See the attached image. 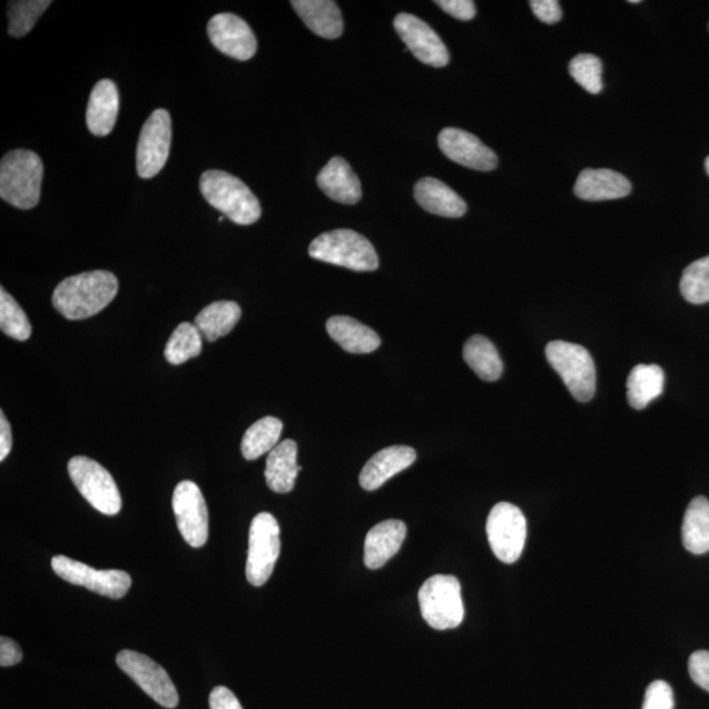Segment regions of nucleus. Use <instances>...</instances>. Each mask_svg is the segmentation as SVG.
<instances>
[{"label": "nucleus", "mask_w": 709, "mask_h": 709, "mask_svg": "<svg viewBox=\"0 0 709 709\" xmlns=\"http://www.w3.org/2000/svg\"><path fill=\"white\" fill-rule=\"evenodd\" d=\"M69 476L79 493L95 510L105 515H116L122 508L121 495L111 473L95 460L72 457L68 464Z\"/></svg>", "instance_id": "obj_7"}, {"label": "nucleus", "mask_w": 709, "mask_h": 709, "mask_svg": "<svg viewBox=\"0 0 709 709\" xmlns=\"http://www.w3.org/2000/svg\"><path fill=\"white\" fill-rule=\"evenodd\" d=\"M705 166H706V171L709 175V157H707Z\"/></svg>", "instance_id": "obj_43"}, {"label": "nucleus", "mask_w": 709, "mask_h": 709, "mask_svg": "<svg viewBox=\"0 0 709 709\" xmlns=\"http://www.w3.org/2000/svg\"><path fill=\"white\" fill-rule=\"evenodd\" d=\"M209 40L219 52L248 61L257 53L258 42L243 18L234 13H218L208 23Z\"/></svg>", "instance_id": "obj_15"}, {"label": "nucleus", "mask_w": 709, "mask_h": 709, "mask_svg": "<svg viewBox=\"0 0 709 709\" xmlns=\"http://www.w3.org/2000/svg\"><path fill=\"white\" fill-rule=\"evenodd\" d=\"M313 259L354 269L357 273L376 272L378 257L374 245L362 234L336 229L321 234L309 246Z\"/></svg>", "instance_id": "obj_4"}, {"label": "nucleus", "mask_w": 709, "mask_h": 709, "mask_svg": "<svg viewBox=\"0 0 709 709\" xmlns=\"http://www.w3.org/2000/svg\"><path fill=\"white\" fill-rule=\"evenodd\" d=\"M317 185L332 200L342 204L360 203L362 199V185L353 168L342 157H334L319 171Z\"/></svg>", "instance_id": "obj_20"}, {"label": "nucleus", "mask_w": 709, "mask_h": 709, "mask_svg": "<svg viewBox=\"0 0 709 709\" xmlns=\"http://www.w3.org/2000/svg\"><path fill=\"white\" fill-rule=\"evenodd\" d=\"M0 328L12 339L24 342L32 334L26 312L4 288L0 291Z\"/></svg>", "instance_id": "obj_32"}, {"label": "nucleus", "mask_w": 709, "mask_h": 709, "mask_svg": "<svg viewBox=\"0 0 709 709\" xmlns=\"http://www.w3.org/2000/svg\"><path fill=\"white\" fill-rule=\"evenodd\" d=\"M117 667L141 687L145 693L165 708H177L179 696L177 687L171 681L167 671L150 657L135 652V650H121L116 657Z\"/></svg>", "instance_id": "obj_10"}, {"label": "nucleus", "mask_w": 709, "mask_h": 709, "mask_svg": "<svg viewBox=\"0 0 709 709\" xmlns=\"http://www.w3.org/2000/svg\"><path fill=\"white\" fill-rule=\"evenodd\" d=\"M464 361L480 378L496 382L502 376L503 363L499 349L482 335H473L463 349Z\"/></svg>", "instance_id": "obj_28"}, {"label": "nucleus", "mask_w": 709, "mask_h": 709, "mask_svg": "<svg viewBox=\"0 0 709 709\" xmlns=\"http://www.w3.org/2000/svg\"><path fill=\"white\" fill-rule=\"evenodd\" d=\"M52 4L49 0H23L10 2L9 33L12 38H23L38 23L41 14Z\"/></svg>", "instance_id": "obj_33"}, {"label": "nucleus", "mask_w": 709, "mask_h": 709, "mask_svg": "<svg viewBox=\"0 0 709 709\" xmlns=\"http://www.w3.org/2000/svg\"><path fill=\"white\" fill-rule=\"evenodd\" d=\"M630 3H631V4H640V3H641V0H630Z\"/></svg>", "instance_id": "obj_44"}, {"label": "nucleus", "mask_w": 709, "mask_h": 709, "mask_svg": "<svg viewBox=\"0 0 709 709\" xmlns=\"http://www.w3.org/2000/svg\"><path fill=\"white\" fill-rule=\"evenodd\" d=\"M302 470L297 465V444L287 439L268 453L265 472L267 486L275 493H289L294 491L297 474Z\"/></svg>", "instance_id": "obj_24"}, {"label": "nucleus", "mask_w": 709, "mask_h": 709, "mask_svg": "<svg viewBox=\"0 0 709 709\" xmlns=\"http://www.w3.org/2000/svg\"><path fill=\"white\" fill-rule=\"evenodd\" d=\"M435 4L459 20L470 21L476 17V4L472 0H437Z\"/></svg>", "instance_id": "obj_38"}, {"label": "nucleus", "mask_w": 709, "mask_h": 709, "mask_svg": "<svg viewBox=\"0 0 709 709\" xmlns=\"http://www.w3.org/2000/svg\"><path fill=\"white\" fill-rule=\"evenodd\" d=\"M119 292V280L109 272L70 276L57 285L52 297L56 311L71 321L86 319L107 308Z\"/></svg>", "instance_id": "obj_1"}, {"label": "nucleus", "mask_w": 709, "mask_h": 709, "mask_svg": "<svg viewBox=\"0 0 709 709\" xmlns=\"http://www.w3.org/2000/svg\"><path fill=\"white\" fill-rule=\"evenodd\" d=\"M631 181L620 173L609 168H587L575 181L574 194L581 200L605 201L617 200L630 195Z\"/></svg>", "instance_id": "obj_18"}, {"label": "nucleus", "mask_w": 709, "mask_h": 709, "mask_svg": "<svg viewBox=\"0 0 709 709\" xmlns=\"http://www.w3.org/2000/svg\"><path fill=\"white\" fill-rule=\"evenodd\" d=\"M52 569L63 581L111 599L126 597L131 587L130 575L124 570H97L61 554L52 559Z\"/></svg>", "instance_id": "obj_11"}, {"label": "nucleus", "mask_w": 709, "mask_h": 709, "mask_svg": "<svg viewBox=\"0 0 709 709\" xmlns=\"http://www.w3.org/2000/svg\"><path fill=\"white\" fill-rule=\"evenodd\" d=\"M531 9L535 17L545 24H555L562 18V10L558 0H532Z\"/></svg>", "instance_id": "obj_39"}, {"label": "nucleus", "mask_w": 709, "mask_h": 709, "mask_svg": "<svg viewBox=\"0 0 709 709\" xmlns=\"http://www.w3.org/2000/svg\"><path fill=\"white\" fill-rule=\"evenodd\" d=\"M42 177V160L36 152H7L0 164V197L13 207L32 209L40 201Z\"/></svg>", "instance_id": "obj_3"}, {"label": "nucleus", "mask_w": 709, "mask_h": 709, "mask_svg": "<svg viewBox=\"0 0 709 709\" xmlns=\"http://www.w3.org/2000/svg\"><path fill=\"white\" fill-rule=\"evenodd\" d=\"M291 4L306 27L319 38H341L345 27L338 4L332 0H294Z\"/></svg>", "instance_id": "obj_22"}, {"label": "nucleus", "mask_w": 709, "mask_h": 709, "mask_svg": "<svg viewBox=\"0 0 709 709\" xmlns=\"http://www.w3.org/2000/svg\"><path fill=\"white\" fill-rule=\"evenodd\" d=\"M200 191L211 207L234 224L253 225L262 215L260 204L245 183L234 175L219 170L204 173Z\"/></svg>", "instance_id": "obj_2"}, {"label": "nucleus", "mask_w": 709, "mask_h": 709, "mask_svg": "<svg viewBox=\"0 0 709 709\" xmlns=\"http://www.w3.org/2000/svg\"><path fill=\"white\" fill-rule=\"evenodd\" d=\"M282 431L283 423L275 416H265L255 422L252 427H248L240 443L244 457L252 462L272 452L279 444Z\"/></svg>", "instance_id": "obj_30"}, {"label": "nucleus", "mask_w": 709, "mask_h": 709, "mask_svg": "<svg viewBox=\"0 0 709 709\" xmlns=\"http://www.w3.org/2000/svg\"><path fill=\"white\" fill-rule=\"evenodd\" d=\"M173 510L183 539L194 548L206 545L209 535L208 509L195 482H179L173 495Z\"/></svg>", "instance_id": "obj_13"}, {"label": "nucleus", "mask_w": 709, "mask_h": 709, "mask_svg": "<svg viewBox=\"0 0 709 709\" xmlns=\"http://www.w3.org/2000/svg\"><path fill=\"white\" fill-rule=\"evenodd\" d=\"M420 206L442 217L459 218L466 214V203L452 188L435 178H423L414 187Z\"/></svg>", "instance_id": "obj_23"}, {"label": "nucleus", "mask_w": 709, "mask_h": 709, "mask_svg": "<svg viewBox=\"0 0 709 709\" xmlns=\"http://www.w3.org/2000/svg\"><path fill=\"white\" fill-rule=\"evenodd\" d=\"M209 708L210 709H244L240 706L239 700L236 696L228 689V687L218 686L216 689L211 690L209 696Z\"/></svg>", "instance_id": "obj_40"}, {"label": "nucleus", "mask_w": 709, "mask_h": 709, "mask_svg": "<svg viewBox=\"0 0 709 709\" xmlns=\"http://www.w3.org/2000/svg\"><path fill=\"white\" fill-rule=\"evenodd\" d=\"M486 533L496 559L504 564H514L524 550L528 521L515 504L496 503L488 516Z\"/></svg>", "instance_id": "obj_9"}, {"label": "nucleus", "mask_w": 709, "mask_h": 709, "mask_svg": "<svg viewBox=\"0 0 709 709\" xmlns=\"http://www.w3.org/2000/svg\"><path fill=\"white\" fill-rule=\"evenodd\" d=\"M602 61L593 55H579L569 63L570 76L577 83L590 93H601L603 90Z\"/></svg>", "instance_id": "obj_35"}, {"label": "nucleus", "mask_w": 709, "mask_h": 709, "mask_svg": "<svg viewBox=\"0 0 709 709\" xmlns=\"http://www.w3.org/2000/svg\"><path fill=\"white\" fill-rule=\"evenodd\" d=\"M439 148L452 163L472 170L493 171L499 166L495 152L470 131L445 128L437 137Z\"/></svg>", "instance_id": "obj_16"}, {"label": "nucleus", "mask_w": 709, "mask_h": 709, "mask_svg": "<svg viewBox=\"0 0 709 709\" xmlns=\"http://www.w3.org/2000/svg\"><path fill=\"white\" fill-rule=\"evenodd\" d=\"M173 138L171 116L166 109H157L145 122L137 146V173L150 179L164 170Z\"/></svg>", "instance_id": "obj_12"}, {"label": "nucleus", "mask_w": 709, "mask_h": 709, "mask_svg": "<svg viewBox=\"0 0 709 709\" xmlns=\"http://www.w3.org/2000/svg\"><path fill=\"white\" fill-rule=\"evenodd\" d=\"M664 374L660 365L639 364L627 380V396L636 411H642L663 392Z\"/></svg>", "instance_id": "obj_26"}, {"label": "nucleus", "mask_w": 709, "mask_h": 709, "mask_svg": "<svg viewBox=\"0 0 709 709\" xmlns=\"http://www.w3.org/2000/svg\"><path fill=\"white\" fill-rule=\"evenodd\" d=\"M423 619L434 630H453L464 620L462 584L456 577L436 574L422 584L418 594Z\"/></svg>", "instance_id": "obj_6"}, {"label": "nucleus", "mask_w": 709, "mask_h": 709, "mask_svg": "<svg viewBox=\"0 0 709 709\" xmlns=\"http://www.w3.org/2000/svg\"><path fill=\"white\" fill-rule=\"evenodd\" d=\"M682 542L693 554L709 552V501L697 496L686 510L682 524Z\"/></svg>", "instance_id": "obj_27"}, {"label": "nucleus", "mask_w": 709, "mask_h": 709, "mask_svg": "<svg viewBox=\"0 0 709 709\" xmlns=\"http://www.w3.org/2000/svg\"><path fill=\"white\" fill-rule=\"evenodd\" d=\"M416 460V452L407 445H393L370 459L361 473L360 482L364 491L374 492L387 480L407 470Z\"/></svg>", "instance_id": "obj_17"}, {"label": "nucleus", "mask_w": 709, "mask_h": 709, "mask_svg": "<svg viewBox=\"0 0 709 709\" xmlns=\"http://www.w3.org/2000/svg\"><path fill=\"white\" fill-rule=\"evenodd\" d=\"M23 660V652L17 642L9 638L0 639V664L2 668H10Z\"/></svg>", "instance_id": "obj_41"}, {"label": "nucleus", "mask_w": 709, "mask_h": 709, "mask_svg": "<svg viewBox=\"0 0 709 709\" xmlns=\"http://www.w3.org/2000/svg\"><path fill=\"white\" fill-rule=\"evenodd\" d=\"M394 29L415 58L433 68L450 63L447 47L425 21L411 13H400L394 19Z\"/></svg>", "instance_id": "obj_14"}, {"label": "nucleus", "mask_w": 709, "mask_h": 709, "mask_svg": "<svg viewBox=\"0 0 709 709\" xmlns=\"http://www.w3.org/2000/svg\"><path fill=\"white\" fill-rule=\"evenodd\" d=\"M203 349V335L194 324L183 323L168 339L165 348L166 361L179 365L199 356Z\"/></svg>", "instance_id": "obj_31"}, {"label": "nucleus", "mask_w": 709, "mask_h": 709, "mask_svg": "<svg viewBox=\"0 0 709 709\" xmlns=\"http://www.w3.org/2000/svg\"><path fill=\"white\" fill-rule=\"evenodd\" d=\"M689 672L693 682L709 692V652L698 650L692 653L689 661Z\"/></svg>", "instance_id": "obj_37"}, {"label": "nucleus", "mask_w": 709, "mask_h": 709, "mask_svg": "<svg viewBox=\"0 0 709 709\" xmlns=\"http://www.w3.org/2000/svg\"><path fill=\"white\" fill-rule=\"evenodd\" d=\"M545 356L577 401L589 402L594 397L597 370L587 348L574 343L553 341L548 343Z\"/></svg>", "instance_id": "obj_5"}, {"label": "nucleus", "mask_w": 709, "mask_h": 709, "mask_svg": "<svg viewBox=\"0 0 709 709\" xmlns=\"http://www.w3.org/2000/svg\"><path fill=\"white\" fill-rule=\"evenodd\" d=\"M326 331L349 354L374 353L382 345L375 331L351 317H332L326 323Z\"/></svg>", "instance_id": "obj_25"}, {"label": "nucleus", "mask_w": 709, "mask_h": 709, "mask_svg": "<svg viewBox=\"0 0 709 709\" xmlns=\"http://www.w3.org/2000/svg\"><path fill=\"white\" fill-rule=\"evenodd\" d=\"M642 709H674V693L668 682L654 681L648 686Z\"/></svg>", "instance_id": "obj_36"}, {"label": "nucleus", "mask_w": 709, "mask_h": 709, "mask_svg": "<svg viewBox=\"0 0 709 709\" xmlns=\"http://www.w3.org/2000/svg\"><path fill=\"white\" fill-rule=\"evenodd\" d=\"M406 524L396 519L375 525L364 543V564L371 570L383 568L396 555L406 539Z\"/></svg>", "instance_id": "obj_19"}, {"label": "nucleus", "mask_w": 709, "mask_h": 709, "mask_svg": "<svg viewBox=\"0 0 709 709\" xmlns=\"http://www.w3.org/2000/svg\"><path fill=\"white\" fill-rule=\"evenodd\" d=\"M280 554V528L276 518L260 513L253 519L248 535L247 581L260 588L273 575Z\"/></svg>", "instance_id": "obj_8"}, {"label": "nucleus", "mask_w": 709, "mask_h": 709, "mask_svg": "<svg viewBox=\"0 0 709 709\" xmlns=\"http://www.w3.org/2000/svg\"><path fill=\"white\" fill-rule=\"evenodd\" d=\"M681 294L691 304L709 303V255L691 263L685 269L681 279Z\"/></svg>", "instance_id": "obj_34"}, {"label": "nucleus", "mask_w": 709, "mask_h": 709, "mask_svg": "<svg viewBox=\"0 0 709 709\" xmlns=\"http://www.w3.org/2000/svg\"><path fill=\"white\" fill-rule=\"evenodd\" d=\"M239 305L234 302H216L204 308L195 319V326L209 342L228 335L240 318Z\"/></svg>", "instance_id": "obj_29"}, {"label": "nucleus", "mask_w": 709, "mask_h": 709, "mask_svg": "<svg viewBox=\"0 0 709 709\" xmlns=\"http://www.w3.org/2000/svg\"><path fill=\"white\" fill-rule=\"evenodd\" d=\"M12 449V431L4 413H0V462H4Z\"/></svg>", "instance_id": "obj_42"}, {"label": "nucleus", "mask_w": 709, "mask_h": 709, "mask_svg": "<svg viewBox=\"0 0 709 709\" xmlns=\"http://www.w3.org/2000/svg\"><path fill=\"white\" fill-rule=\"evenodd\" d=\"M119 90L112 80L104 79L93 87L87 107V127L91 134L106 137L115 128L117 115H119Z\"/></svg>", "instance_id": "obj_21"}]
</instances>
